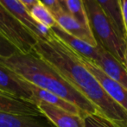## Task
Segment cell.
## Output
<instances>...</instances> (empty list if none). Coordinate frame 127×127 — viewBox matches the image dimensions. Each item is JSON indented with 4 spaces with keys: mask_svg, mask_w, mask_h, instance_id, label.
Wrapping results in <instances>:
<instances>
[{
    "mask_svg": "<svg viewBox=\"0 0 127 127\" xmlns=\"http://www.w3.org/2000/svg\"><path fill=\"white\" fill-rule=\"evenodd\" d=\"M33 51L96 105L103 115L121 127H127L126 111L106 94L99 82L81 62L78 54L53 32L48 38L38 39Z\"/></svg>",
    "mask_w": 127,
    "mask_h": 127,
    "instance_id": "obj_1",
    "label": "cell"
},
{
    "mask_svg": "<svg viewBox=\"0 0 127 127\" xmlns=\"http://www.w3.org/2000/svg\"><path fill=\"white\" fill-rule=\"evenodd\" d=\"M0 65L9 68L26 81L74 104L85 114L101 113L96 105L34 51L30 53L19 51L8 58L0 57Z\"/></svg>",
    "mask_w": 127,
    "mask_h": 127,
    "instance_id": "obj_2",
    "label": "cell"
},
{
    "mask_svg": "<svg viewBox=\"0 0 127 127\" xmlns=\"http://www.w3.org/2000/svg\"><path fill=\"white\" fill-rule=\"evenodd\" d=\"M90 28L97 42L101 44L121 63L125 64L127 40L119 34L110 17L96 0H82Z\"/></svg>",
    "mask_w": 127,
    "mask_h": 127,
    "instance_id": "obj_3",
    "label": "cell"
},
{
    "mask_svg": "<svg viewBox=\"0 0 127 127\" xmlns=\"http://www.w3.org/2000/svg\"><path fill=\"white\" fill-rule=\"evenodd\" d=\"M0 33L22 53L33 51L38 38L15 18L0 3Z\"/></svg>",
    "mask_w": 127,
    "mask_h": 127,
    "instance_id": "obj_4",
    "label": "cell"
},
{
    "mask_svg": "<svg viewBox=\"0 0 127 127\" xmlns=\"http://www.w3.org/2000/svg\"><path fill=\"white\" fill-rule=\"evenodd\" d=\"M78 54V53H77ZM81 62L99 82L106 94L127 112V89L104 73L100 67L90 59L78 54Z\"/></svg>",
    "mask_w": 127,
    "mask_h": 127,
    "instance_id": "obj_5",
    "label": "cell"
},
{
    "mask_svg": "<svg viewBox=\"0 0 127 127\" xmlns=\"http://www.w3.org/2000/svg\"><path fill=\"white\" fill-rule=\"evenodd\" d=\"M0 92L21 100L35 103V95L29 82L2 65H0Z\"/></svg>",
    "mask_w": 127,
    "mask_h": 127,
    "instance_id": "obj_6",
    "label": "cell"
},
{
    "mask_svg": "<svg viewBox=\"0 0 127 127\" xmlns=\"http://www.w3.org/2000/svg\"><path fill=\"white\" fill-rule=\"evenodd\" d=\"M35 105L55 127H85L84 117L80 114L72 113L41 100L35 102Z\"/></svg>",
    "mask_w": 127,
    "mask_h": 127,
    "instance_id": "obj_7",
    "label": "cell"
},
{
    "mask_svg": "<svg viewBox=\"0 0 127 127\" xmlns=\"http://www.w3.org/2000/svg\"><path fill=\"white\" fill-rule=\"evenodd\" d=\"M96 49L99 56L98 60L94 62L105 74L127 89V71L125 66L99 42Z\"/></svg>",
    "mask_w": 127,
    "mask_h": 127,
    "instance_id": "obj_8",
    "label": "cell"
},
{
    "mask_svg": "<svg viewBox=\"0 0 127 127\" xmlns=\"http://www.w3.org/2000/svg\"><path fill=\"white\" fill-rule=\"evenodd\" d=\"M0 127H55L43 115H29L0 111Z\"/></svg>",
    "mask_w": 127,
    "mask_h": 127,
    "instance_id": "obj_9",
    "label": "cell"
},
{
    "mask_svg": "<svg viewBox=\"0 0 127 127\" xmlns=\"http://www.w3.org/2000/svg\"><path fill=\"white\" fill-rule=\"evenodd\" d=\"M53 16L57 24L62 27L64 30L80 38V40L87 42L93 47L97 46L98 42L93 32L82 26L69 13H67L65 11H61L58 13L53 14Z\"/></svg>",
    "mask_w": 127,
    "mask_h": 127,
    "instance_id": "obj_10",
    "label": "cell"
},
{
    "mask_svg": "<svg viewBox=\"0 0 127 127\" xmlns=\"http://www.w3.org/2000/svg\"><path fill=\"white\" fill-rule=\"evenodd\" d=\"M0 3L37 38L40 39L42 37L39 30L41 24L34 20L29 10L20 0H0Z\"/></svg>",
    "mask_w": 127,
    "mask_h": 127,
    "instance_id": "obj_11",
    "label": "cell"
},
{
    "mask_svg": "<svg viewBox=\"0 0 127 127\" xmlns=\"http://www.w3.org/2000/svg\"><path fill=\"white\" fill-rule=\"evenodd\" d=\"M51 30L55 35H56L60 40H62L65 44H67L69 48L74 50L76 53L90 59V60L95 61L98 60V52L96 47H93L92 45L88 44L87 42L80 40V38L74 36V35L69 34L66 30H64L62 27L58 24L51 28Z\"/></svg>",
    "mask_w": 127,
    "mask_h": 127,
    "instance_id": "obj_12",
    "label": "cell"
},
{
    "mask_svg": "<svg viewBox=\"0 0 127 127\" xmlns=\"http://www.w3.org/2000/svg\"><path fill=\"white\" fill-rule=\"evenodd\" d=\"M29 84H30V89L32 90L34 95H35V102L37 100H41L47 104H49V105L60 107V108L63 109L65 111H67L69 112H72V113L80 114V115L83 116V117L86 115L78 106H76L74 104L63 99L60 96L56 95V94H53L51 92H49L47 90H44L42 88H40V87H36V86L33 85V84L30 83V82H29Z\"/></svg>",
    "mask_w": 127,
    "mask_h": 127,
    "instance_id": "obj_13",
    "label": "cell"
},
{
    "mask_svg": "<svg viewBox=\"0 0 127 127\" xmlns=\"http://www.w3.org/2000/svg\"><path fill=\"white\" fill-rule=\"evenodd\" d=\"M0 111L29 115H42L33 103L21 100L0 92Z\"/></svg>",
    "mask_w": 127,
    "mask_h": 127,
    "instance_id": "obj_14",
    "label": "cell"
},
{
    "mask_svg": "<svg viewBox=\"0 0 127 127\" xmlns=\"http://www.w3.org/2000/svg\"><path fill=\"white\" fill-rule=\"evenodd\" d=\"M96 2L110 17L119 34L127 40L126 31L123 21L121 0H96Z\"/></svg>",
    "mask_w": 127,
    "mask_h": 127,
    "instance_id": "obj_15",
    "label": "cell"
},
{
    "mask_svg": "<svg viewBox=\"0 0 127 127\" xmlns=\"http://www.w3.org/2000/svg\"><path fill=\"white\" fill-rule=\"evenodd\" d=\"M29 11H30V16L34 18V20L36 21L38 24H42L49 29L53 28L57 24L53 14L42 3V1L37 4L34 5Z\"/></svg>",
    "mask_w": 127,
    "mask_h": 127,
    "instance_id": "obj_16",
    "label": "cell"
},
{
    "mask_svg": "<svg viewBox=\"0 0 127 127\" xmlns=\"http://www.w3.org/2000/svg\"><path fill=\"white\" fill-rule=\"evenodd\" d=\"M68 13L86 29L91 30L88 17L82 0H67ZM92 31V30H91Z\"/></svg>",
    "mask_w": 127,
    "mask_h": 127,
    "instance_id": "obj_17",
    "label": "cell"
},
{
    "mask_svg": "<svg viewBox=\"0 0 127 127\" xmlns=\"http://www.w3.org/2000/svg\"><path fill=\"white\" fill-rule=\"evenodd\" d=\"M85 127H121L101 113H88L84 116Z\"/></svg>",
    "mask_w": 127,
    "mask_h": 127,
    "instance_id": "obj_18",
    "label": "cell"
},
{
    "mask_svg": "<svg viewBox=\"0 0 127 127\" xmlns=\"http://www.w3.org/2000/svg\"><path fill=\"white\" fill-rule=\"evenodd\" d=\"M19 52L18 49L0 33V57L8 58Z\"/></svg>",
    "mask_w": 127,
    "mask_h": 127,
    "instance_id": "obj_19",
    "label": "cell"
},
{
    "mask_svg": "<svg viewBox=\"0 0 127 127\" xmlns=\"http://www.w3.org/2000/svg\"><path fill=\"white\" fill-rule=\"evenodd\" d=\"M42 3L50 10V12L52 14H55L61 11H64L57 0H42Z\"/></svg>",
    "mask_w": 127,
    "mask_h": 127,
    "instance_id": "obj_20",
    "label": "cell"
},
{
    "mask_svg": "<svg viewBox=\"0 0 127 127\" xmlns=\"http://www.w3.org/2000/svg\"><path fill=\"white\" fill-rule=\"evenodd\" d=\"M121 8H122L123 21L127 35V0H121Z\"/></svg>",
    "mask_w": 127,
    "mask_h": 127,
    "instance_id": "obj_21",
    "label": "cell"
},
{
    "mask_svg": "<svg viewBox=\"0 0 127 127\" xmlns=\"http://www.w3.org/2000/svg\"><path fill=\"white\" fill-rule=\"evenodd\" d=\"M21 2L23 3V4L29 10L34 6V5L37 4L38 3H40L42 0H20Z\"/></svg>",
    "mask_w": 127,
    "mask_h": 127,
    "instance_id": "obj_22",
    "label": "cell"
},
{
    "mask_svg": "<svg viewBox=\"0 0 127 127\" xmlns=\"http://www.w3.org/2000/svg\"><path fill=\"white\" fill-rule=\"evenodd\" d=\"M57 1L60 3L62 10L65 12H67V13H68V10H67V0H57Z\"/></svg>",
    "mask_w": 127,
    "mask_h": 127,
    "instance_id": "obj_23",
    "label": "cell"
},
{
    "mask_svg": "<svg viewBox=\"0 0 127 127\" xmlns=\"http://www.w3.org/2000/svg\"><path fill=\"white\" fill-rule=\"evenodd\" d=\"M125 67H126V71H127V49H126V56H125V64H124Z\"/></svg>",
    "mask_w": 127,
    "mask_h": 127,
    "instance_id": "obj_24",
    "label": "cell"
}]
</instances>
